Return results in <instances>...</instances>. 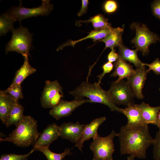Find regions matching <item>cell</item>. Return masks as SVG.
<instances>
[{"label":"cell","instance_id":"obj_37","mask_svg":"<svg viewBox=\"0 0 160 160\" xmlns=\"http://www.w3.org/2000/svg\"><path fill=\"white\" fill-rule=\"evenodd\" d=\"M135 157L132 155L128 156L127 157V160H135Z\"/></svg>","mask_w":160,"mask_h":160},{"label":"cell","instance_id":"obj_32","mask_svg":"<svg viewBox=\"0 0 160 160\" xmlns=\"http://www.w3.org/2000/svg\"><path fill=\"white\" fill-rule=\"evenodd\" d=\"M113 67L114 65L112 63L108 61L103 65L102 67L103 70L102 73L97 76L98 78V81L97 83L99 84H100L101 80L105 75L110 73L113 69Z\"/></svg>","mask_w":160,"mask_h":160},{"label":"cell","instance_id":"obj_14","mask_svg":"<svg viewBox=\"0 0 160 160\" xmlns=\"http://www.w3.org/2000/svg\"><path fill=\"white\" fill-rule=\"evenodd\" d=\"M60 137L59 126L55 123L51 124L40 133L33 147H49Z\"/></svg>","mask_w":160,"mask_h":160},{"label":"cell","instance_id":"obj_8","mask_svg":"<svg viewBox=\"0 0 160 160\" xmlns=\"http://www.w3.org/2000/svg\"><path fill=\"white\" fill-rule=\"evenodd\" d=\"M108 92L111 100L116 105L128 106L134 104L135 96L127 81L123 80L113 81Z\"/></svg>","mask_w":160,"mask_h":160},{"label":"cell","instance_id":"obj_5","mask_svg":"<svg viewBox=\"0 0 160 160\" xmlns=\"http://www.w3.org/2000/svg\"><path fill=\"white\" fill-rule=\"evenodd\" d=\"M118 133L112 130L108 136L102 137L97 135L93 138L90 148L93 153L92 160H113V154L115 151L113 139Z\"/></svg>","mask_w":160,"mask_h":160},{"label":"cell","instance_id":"obj_9","mask_svg":"<svg viewBox=\"0 0 160 160\" xmlns=\"http://www.w3.org/2000/svg\"><path fill=\"white\" fill-rule=\"evenodd\" d=\"M63 97L62 87L58 81L47 80L40 99L41 106L52 108L60 102Z\"/></svg>","mask_w":160,"mask_h":160},{"label":"cell","instance_id":"obj_11","mask_svg":"<svg viewBox=\"0 0 160 160\" xmlns=\"http://www.w3.org/2000/svg\"><path fill=\"white\" fill-rule=\"evenodd\" d=\"M148 73L143 64L135 70L133 73L127 79V82L135 97L138 99H143L144 97L142 90Z\"/></svg>","mask_w":160,"mask_h":160},{"label":"cell","instance_id":"obj_1","mask_svg":"<svg viewBox=\"0 0 160 160\" xmlns=\"http://www.w3.org/2000/svg\"><path fill=\"white\" fill-rule=\"evenodd\" d=\"M121 154H128L139 159L146 158L148 148L153 144L148 125L122 126L118 133Z\"/></svg>","mask_w":160,"mask_h":160},{"label":"cell","instance_id":"obj_12","mask_svg":"<svg viewBox=\"0 0 160 160\" xmlns=\"http://www.w3.org/2000/svg\"><path fill=\"white\" fill-rule=\"evenodd\" d=\"M87 124H80L78 121L64 123L59 126L60 137L76 143Z\"/></svg>","mask_w":160,"mask_h":160},{"label":"cell","instance_id":"obj_7","mask_svg":"<svg viewBox=\"0 0 160 160\" xmlns=\"http://www.w3.org/2000/svg\"><path fill=\"white\" fill-rule=\"evenodd\" d=\"M130 27L136 32V35L131 41L132 43L136 49L142 52L143 55H147L149 52L150 45L159 40L158 36L150 31L144 24L133 23Z\"/></svg>","mask_w":160,"mask_h":160},{"label":"cell","instance_id":"obj_26","mask_svg":"<svg viewBox=\"0 0 160 160\" xmlns=\"http://www.w3.org/2000/svg\"><path fill=\"white\" fill-rule=\"evenodd\" d=\"M81 22H91L92 23L94 30L101 29L112 27L108 22V19L101 14H97L86 20Z\"/></svg>","mask_w":160,"mask_h":160},{"label":"cell","instance_id":"obj_36","mask_svg":"<svg viewBox=\"0 0 160 160\" xmlns=\"http://www.w3.org/2000/svg\"><path fill=\"white\" fill-rule=\"evenodd\" d=\"M158 127L159 129V131L160 132V110L158 113Z\"/></svg>","mask_w":160,"mask_h":160},{"label":"cell","instance_id":"obj_6","mask_svg":"<svg viewBox=\"0 0 160 160\" xmlns=\"http://www.w3.org/2000/svg\"><path fill=\"white\" fill-rule=\"evenodd\" d=\"M50 1L43 0L40 6L36 7L28 8L24 7L22 5V1H20L18 6L12 7L6 13L21 23L23 20L29 17L48 15L53 8V5L50 3Z\"/></svg>","mask_w":160,"mask_h":160},{"label":"cell","instance_id":"obj_23","mask_svg":"<svg viewBox=\"0 0 160 160\" xmlns=\"http://www.w3.org/2000/svg\"><path fill=\"white\" fill-rule=\"evenodd\" d=\"M24 108L18 101H16L5 124L7 127L14 125L17 126L23 119Z\"/></svg>","mask_w":160,"mask_h":160},{"label":"cell","instance_id":"obj_4","mask_svg":"<svg viewBox=\"0 0 160 160\" xmlns=\"http://www.w3.org/2000/svg\"><path fill=\"white\" fill-rule=\"evenodd\" d=\"M11 31L12 38L6 46V54L14 51L21 54L23 57L30 56L33 34L27 28L21 26L17 28H14Z\"/></svg>","mask_w":160,"mask_h":160},{"label":"cell","instance_id":"obj_10","mask_svg":"<svg viewBox=\"0 0 160 160\" xmlns=\"http://www.w3.org/2000/svg\"><path fill=\"white\" fill-rule=\"evenodd\" d=\"M92 103L89 99L75 98L71 101L62 99L57 105L49 111L50 114L58 120L62 118L70 115L77 108L86 103Z\"/></svg>","mask_w":160,"mask_h":160},{"label":"cell","instance_id":"obj_20","mask_svg":"<svg viewBox=\"0 0 160 160\" xmlns=\"http://www.w3.org/2000/svg\"><path fill=\"white\" fill-rule=\"evenodd\" d=\"M124 27H112L106 37L100 41L105 44V47L104 50L108 48L111 49L114 48L116 47H119L121 44L123 43L122 36L124 31Z\"/></svg>","mask_w":160,"mask_h":160},{"label":"cell","instance_id":"obj_15","mask_svg":"<svg viewBox=\"0 0 160 160\" xmlns=\"http://www.w3.org/2000/svg\"><path fill=\"white\" fill-rule=\"evenodd\" d=\"M134 105L140 111L146 124H152L158 126V115L160 106L151 107L144 102L139 104H134Z\"/></svg>","mask_w":160,"mask_h":160},{"label":"cell","instance_id":"obj_16","mask_svg":"<svg viewBox=\"0 0 160 160\" xmlns=\"http://www.w3.org/2000/svg\"><path fill=\"white\" fill-rule=\"evenodd\" d=\"M114 67L115 69L111 76L114 77L118 76L117 81L123 80L124 78L128 79L133 73L135 71L133 66L119 55L117 60L114 63Z\"/></svg>","mask_w":160,"mask_h":160},{"label":"cell","instance_id":"obj_33","mask_svg":"<svg viewBox=\"0 0 160 160\" xmlns=\"http://www.w3.org/2000/svg\"><path fill=\"white\" fill-rule=\"evenodd\" d=\"M151 9L154 16L160 20V0L154 1L151 5Z\"/></svg>","mask_w":160,"mask_h":160},{"label":"cell","instance_id":"obj_30","mask_svg":"<svg viewBox=\"0 0 160 160\" xmlns=\"http://www.w3.org/2000/svg\"><path fill=\"white\" fill-rule=\"evenodd\" d=\"M117 2L114 0L106 1L104 4L103 8L104 11L108 13H111L115 12L118 8Z\"/></svg>","mask_w":160,"mask_h":160},{"label":"cell","instance_id":"obj_27","mask_svg":"<svg viewBox=\"0 0 160 160\" xmlns=\"http://www.w3.org/2000/svg\"><path fill=\"white\" fill-rule=\"evenodd\" d=\"M6 93L10 95L13 99L18 101L19 99L23 98L22 88L21 84L18 85L13 87H9L7 89L2 90Z\"/></svg>","mask_w":160,"mask_h":160},{"label":"cell","instance_id":"obj_31","mask_svg":"<svg viewBox=\"0 0 160 160\" xmlns=\"http://www.w3.org/2000/svg\"><path fill=\"white\" fill-rule=\"evenodd\" d=\"M143 65L148 67L147 70L149 73L152 70L156 75H160V60L158 58H156L153 62L150 64L143 63Z\"/></svg>","mask_w":160,"mask_h":160},{"label":"cell","instance_id":"obj_3","mask_svg":"<svg viewBox=\"0 0 160 160\" xmlns=\"http://www.w3.org/2000/svg\"><path fill=\"white\" fill-rule=\"evenodd\" d=\"M69 94L75 98L86 97L92 103L104 105L109 108L111 111L119 112L120 108L111 100L108 91L103 90L97 82L91 84L86 81L82 82Z\"/></svg>","mask_w":160,"mask_h":160},{"label":"cell","instance_id":"obj_17","mask_svg":"<svg viewBox=\"0 0 160 160\" xmlns=\"http://www.w3.org/2000/svg\"><path fill=\"white\" fill-rule=\"evenodd\" d=\"M23 57V63L16 71L13 81L9 87H13L21 84L27 77L34 73L36 71V69L30 64L28 56L26 55Z\"/></svg>","mask_w":160,"mask_h":160},{"label":"cell","instance_id":"obj_22","mask_svg":"<svg viewBox=\"0 0 160 160\" xmlns=\"http://www.w3.org/2000/svg\"><path fill=\"white\" fill-rule=\"evenodd\" d=\"M118 55L125 60L128 61L134 64L137 68L143 65V63L139 59L137 55L138 50L130 49L124 46L123 43L119 46Z\"/></svg>","mask_w":160,"mask_h":160},{"label":"cell","instance_id":"obj_34","mask_svg":"<svg viewBox=\"0 0 160 160\" xmlns=\"http://www.w3.org/2000/svg\"><path fill=\"white\" fill-rule=\"evenodd\" d=\"M81 2V9L77 13L78 16L79 17L82 16L87 12L89 4V1L88 0H82Z\"/></svg>","mask_w":160,"mask_h":160},{"label":"cell","instance_id":"obj_38","mask_svg":"<svg viewBox=\"0 0 160 160\" xmlns=\"http://www.w3.org/2000/svg\"><path fill=\"white\" fill-rule=\"evenodd\" d=\"M159 91H160V88H159Z\"/></svg>","mask_w":160,"mask_h":160},{"label":"cell","instance_id":"obj_13","mask_svg":"<svg viewBox=\"0 0 160 160\" xmlns=\"http://www.w3.org/2000/svg\"><path fill=\"white\" fill-rule=\"evenodd\" d=\"M106 120V117L103 116L96 118L92 120L89 124H87L73 147H77L82 152L84 143L91 138H94L98 135L97 130L99 127Z\"/></svg>","mask_w":160,"mask_h":160},{"label":"cell","instance_id":"obj_25","mask_svg":"<svg viewBox=\"0 0 160 160\" xmlns=\"http://www.w3.org/2000/svg\"><path fill=\"white\" fill-rule=\"evenodd\" d=\"M17 20L14 17L6 13L2 14L0 16V35H5L14 28L13 24Z\"/></svg>","mask_w":160,"mask_h":160},{"label":"cell","instance_id":"obj_29","mask_svg":"<svg viewBox=\"0 0 160 160\" xmlns=\"http://www.w3.org/2000/svg\"><path fill=\"white\" fill-rule=\"evenodd\" d=\"M153 145V157L155 160H160V132L156 133L154 139Z\"/></svg>","mask_w":160,"mask_h":160},{"label":"cell","instance_id":"obj_2","mask_svg":"<svg viewBox=\"0 0 160 160\" xmlns=\"http://www.w3.org/2000/svg\"><path fill=\"white\" fill-rule=\"evenodd\" d=\"M40 133L37 129V121L30 116H24L8 137L0 138V141L12 142L19 147H27L34 145Z\"/></svg>","mask_w":160,"mask_h":160},{"label":"cell","instance_id":"obj_28","mask_svg":"<svg viewBox=\"0 0 160 160\" xmlns=\"http://www.w3.org/2000/svg\"><path fill=\"white\" fill-rule=\"evenodd\" d=\"M35 150L33 148L28 153L23 155L14 153L4 154L1 156L0 160H28L30 156Z\"/></svg>","mask_w":160,"mask_h":160},{"label":"cell","instance_id":"obj_35","mask_svg":"<svg viewBox=\"0 0 160 160\" xmlns=\"http://www.w3.org/2000/svg\"><path fill=\"white\" fill-rule=\"evenodd\" d=\"M118 57V54L115 51L114 48L111 49V50L107 56V60L108 62L112 63L116 61Z\"/></svg>","mask_w":160,"mask_h":160},{"label":"cell","instance_id":"obj_18","mask_svg":"<svg viewBox=\"0 0 160 160\" xmlns=\"http://www.w3.org/2000/svg\"><path fill=\"white\" fill-rule=\"evenodd\" d=\"M119 112L123 114L127 117V124L128 125L137 126L147 125L145 124L140 111L135 107L134 104L124 108H120Z\"/></svg>","mask_w":160,"mask_h":160},{"label":"cell","instance_id":"obj_21","mask_svg":"<svg viewBox=\"0 0 160 160\" xmlns=\"http://www.w3.org/2000/svg\"><path fill=\"white\" fill-rule=\"evenodd\" d=\"M112 27L99 30H94L90 32L89 34L85 37L76 41L70 40L60 45L57 49V51L62 50L65 47L68 46H71L74 47L75 45L79 42L82 41L90 39L93 41H100L105 38L109 33Z\"/></svg>","mask_w":160,"mask_h":160},{"label":"cell","instance_id":"obj_19","mask_svg":"<svg viewBox=\"0 0 160 160\" xmlns=\"http://www.w3.org/2000/svg\"><path fill=\"white\" fill-rule=\"evenodd\" d=\"M16 101L10 95L0 90V118L3 124H5Z\"/></svg>","mask_w":160,"mask_h":160},{"label":"cell","instance_id":"obj_24","mask_svg":"<svg viewBox=\"0 0 160 160\" xmlns=\"http://www.w3.org/2000/svg\"><path fill=\"white\" fill-rule=\"evenodd\" d=\"M49 146L33 147V148L41 152L45 156L48 160H62L66 156L72 154L70 149H65L61 153H54L49 149Z\"/></svg>","mask_w":160,"mask_h":160}]
</instances>
